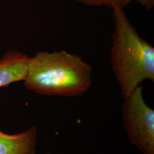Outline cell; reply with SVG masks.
Segmentation results:
<instances>
[{
	"label": "cell",
	"mask_w": 154,
	"mask_h": 154,
	"mask_svg": "<svg viewBox=\"0 0 154 154\" xmlns=\"http://www.w3.org/2000/svg\"><path fill=\"white\" fill-rule=\"evenodd\" d=\"M91 65L77 54L38 51L29 59L24 86L42 95L80 96L91 86Z\"/></svg>",
	"instance_id": "cell-1"
},
{
	"label": "cell",
	"mask_w": 154,
	"mask_h": 154,
	"mask_svg": "<svg viewBox=\"0 0 154 154\" xmlns=\"http://www.w3.org/2000/svg\"><path fill=\"white\" fill-rule=\"evenodd\" d=\"M112 10L111 66L125 98L143 81H154V48L138 34L124 9Z\"/></svg>",
	"instance_id": "cell-2"
},
{
	"label": "cell",
	"mask_w": 154,
	"mask_h": 154,
	"mask_svg": "<svg viewBox=\"0 0 154 154\" xmlns=\"http://www.w3.org/2000/svg\"><path fill=\"white\" fill-rule=\"evenodd\" d=\"M138 86L124 98L122 118L128 139L143 154H154V111L144 101Z\"/></svg>",
	"instance_id": "cell-3"
},
{
	"label": "cell",
	"mask_w": 154,
	"mask_h": 154,
	"mask_svg": "<svg viewBox=\"0 0 154 154\" xmlns=\"http://www.w3.org/2000/svg\"><path fill=\"white\" fill-rule=\"evenodd\" d=\"M37 134L35 126L15 134L0 130V154H35Z\"/></svg>",
	"instance_id": "cell-4"
},
{
	"label": "cell",
	"mask_w": 154,
	"mask_h": 154,
	"mask_svg": "<svg viewBox=\"0 0 154 154\" xmlns=\"http://www.w3.org/2000/svg\"><path fill=\"white\" fill-rule=\"evenodd\" d=\"M29 57L16 51L6 52L0 59V88L24 81Z\"/></svg>",
	"instance_id": "cell-5"
},
{
	"label": "cell",
	"mask_w": 154,
	"mask_h": 154,
	"mask_svg": "<svg viewBox=\"0 0 154 154\" xmlns=\"http://www.w3.org/2000/svg\"><path fill=\"white\" fill-rule=\"evenodd\" d=\"M76 2L88 7H106L113 9L120 7L124 9L131 0H74Z\"/></svg>",
	"instance_id": "cell-6"
},
{
	"label": "cell",
	"mask_w": 154,
	"mask_h": 154,
	"mask_svg": "<svg viewBox=\"0 0 154 154\" xmlns=\"http://www.w3.org/2000/svg\"><path fill=\"white\" fill-rule=\"evenodd\" d=\"M134 1L139 4L147 10L151 9L154 6V0H134Z\"/></svg>",
	"instance_id": "cell-7"
},
{
	"label": "cell",
	"mask_w": 154,
	"mask_h": 154,
	"mask_svg": "<svg viewBox=\"0 0 154 154\" xmlns=\"http://www.w3.org/2000/svg\"><path fill=\"white\" fill-rule=\"evenodd\" d=\"M48 154H49V153H48Z\"/></svg>",
	"instance_id": "cell-8"
}]
</instances>
